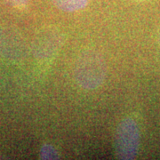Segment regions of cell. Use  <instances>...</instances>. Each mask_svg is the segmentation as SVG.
Returning a JSON list of instances; mask_svg holds the SVG:
<instances>
[{
    "mask_svg": "<svg viewBox=\"0 0 160 160\" xmlns=\"http://www.w3.org/2000/svg\"><path fill=\"white\" fill-rule=\"evenodd\" d=\"M106 74L107 67L104 59L93 50L84 52L75 65L76 81L87 90L98 88L104 82Z\"/></svg>",
    "mask_w": 160,
    "mask_h": 160,
    "instance_id": "obj_1",
    "label": "cell"
},
{
    "mask_svg": "<svg viewBox=\"0 0 160 160\" xmlns=\"http://www.w3.org/2000/svg\"><path fill=\"white\" fill-rule=\"evenodd\" d=\"M140 145V131L137 123L130 118L120 122L115 136V153L119 159H133Z\"/></svg>",
    "mask_w": 160,
    "mask_h": 160,
    "instance_id": "obj_2",
    "label": "cell"
},
{
    "mask_svg": "<svg viewBox=\"0 0 160 160\" xmlns=\"http://www.w3.org/2000/svg\"><path fill=\"white\" fill-rule=\"evenodd\" d=\"M62 44V36L58 29L47 28L36 41V56L40 60H49L56 54Z\"/></svg>",
    "mask_w": 160,
    "mask_h": 160,
    "instance_id": "obj_3",
    "label": "cell"
},
{
    "mask_svg": "<svg viewBox=\"0 0 160 160\" xmlns=\"http://www.w3.org/2000/svg\"><path fill=\"white\" fill-rule=\"evenodd\" d=\"M59 9L64 12H76L85 8L88 0H52Z\"/></svg>",
    "mask_w": 160,
    "mask_h": 160,
    "instance_id": "obj_4",
    "label": "cell"
},
{
    "mask_svg": "<svg viewBox=\"0 0 160 160\" xmlns=\"http://www.w3.org/2000/svg\"><path fill=\"white\" fill-rule=\"evenodd\" d=\"M40 157L42 159H56L59 158V154L57 150H55V149L52 145L46 144L41 149Z\"/></svg>",
    "mask_w": 160,
    "mask_h": 160,
    "instance_id": "obj_5",
    "label": "cell"
},
{
    "mask_svg": "<svg viewBox=\"0 0 160 160\" xmlns=\"http://www.w3.org/2000/svg\"><path fill=\"white\" fill-rule=\"evenodd\" d=\"M11 5L18 7H22V6H27L28 4V0H7Z\"/></svg>",
    "mask_w": 160,
    "mask_h": 160,
    "instance_id": "obj_6",
    "label": "cell"
},
{
    "mask_svg": "<svg viewBox=\"0 0 160 160\" xmlns=\"http://www.w3.org/2000/svg\"><path fill=\"white\" fill-rule=\"evenodd\" d=\"M159 43H160V37H159Z\"/></svg>",
    "mask_w": 160,
    "mask_h": 160,
    "instance_id": "obj_7",
    "label": "cell"
}]
</instances>
